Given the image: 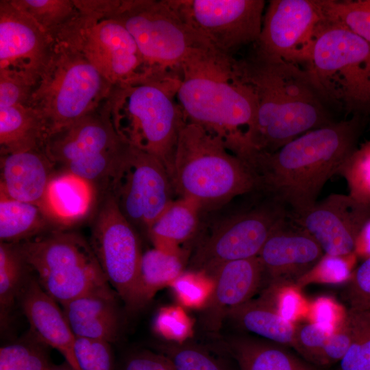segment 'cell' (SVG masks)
Segmentation results:
<instances>
[{
  "label": "cell",
  "instance_id": "1",
  "mask_svg": "<svg viewBox=\"0 0 370 370\" xmlns=\"http://www.w3.org/2000/svg\"><path fill=\"white\" fill-rule=\"evenodd\" d=\"M238 79L253 91L256 110L248 136L252 152L272 153L302 134L337 120L338 108L310 72L252 50L232 60Z\"/></svg>",
  "mask_w": 370,
  "mask_h": 370
},
{
  "label": "cell",
  "instance_id": "2",
  "mask_svg": "<svg viewBox=\"0 0 370 370\" xmlns=\"http://www.w3.org/2000/svg\"><path fill=\"white\" fill-rule=\"evenodd\" d=\"M369 116L360 114L309 131L272 153L253 152L245 163L256 192L291 214L313 205L329 179L359 145Z\"/></svg>",
  "mask_w": 370,
  "mask_h": 370
},
{
  "label": "cell",
  "instance_id": "3",
  "mask_svg": "<svg viewBox=\"0 0 370 370\" xmlns=\"http://www.w3.org/2000/svg\"><path fill=\"white\" fill-rule=\"evenodd\" d=\"M232 58L212 53L186 64L176 98L187 122L220 136L241 160L251 153L248 136L256 101L232 68Z\"/></svg>",
  "mask_w": 370,
  "mask_h": 370
},
{
  "label": "cell",
  "instance_id": "4",
  "mask_svg": "<svg viewBox=\"0 0 370 370\" xmlns=\"http://www.w3.org/2000/svg\"><path fill=\"white\" fill-rule=\"evenodd\" d=\"M180 82L169 79L114 86L108 99L110 119L119 137L158 158L170 177L179 135L187 122L176 98Z\"/></svg>",
  "mask_w": 370,
  "mask_h": 370
},
{
  "label": "cell",
  "instance_id": "5",
  "mask_svg": "<svg viewBox=\"0 0 370 370\" xmlns=\"http://www.w3.org/2000/svg\"><path fill=\"white\" fill-rule=\"evenodd\" d=\"M171 179L175 194L196 201L201 208L257 189L251 169L223 139L190 122L180 133Z\"/></svg>",
  "mask_w": 370,
  "mask_h": 370
},
{
  "label": "cell",
  "instance_id": "6",
  "mask_svg": "<svg viewBox=\"0 0 370 370\" xmlns=\"http://www.w3.org/2000/svg\"><path fill=\"white\" fill-rule=\"evenodd\" d=\"M135 40L153 80L181 79L186 64L212 52L168 0L108 1Z\"/></svg>",
  "mask_w": 370,
  "mask_h": 370
},
{
  "label": "cell",
  "instance_id": "7",
  "mask_svg": "<svg viewBox=\"0 0 370 370\" xmlns=\"http://www.w3.org/2000/svg\"><path fill=\"white\" fill-rule=\"evenodd\" d=\"M112 88L81 52L55 40L27 106L40 116L49 136L98 110L108 100Z\"/></svg>",
  "mask_w": 370,
  "mask_h": 370
},
{
  "label": "cell",
  "instance_id": "8",
  "mask_svg": "<svg viewBox=\"0 0 370 370\" xmlns=\"http://www.w3.org/2000/svg\"><path fill=\"white\" fill-rule=\"evenodd\" d=\"M369 56L370 43L325 16L301 66L310 72L339 110L369 116Z\"/></svg>",
  "mask_w": 370,
  "mask_h": 370
},
{
  "label": "cell",
  "instance_id": "9",
  "mask_svg": "<svg viewBox=\"0 0 370 370\" xmlns=\"http://www.w3.org/2000/svg\"><path fill=\"white\" fill-rule=\"evenodd\" d=\"M75 3L77 14L55 40L81 52L113 87L153 80L135 40L110 12L108 1Z\"/></svg>",
  "mask_w": 370,
  "mask_h": 370
},
{
  "label": "cell",
  "instance_id": "10",
  "mask_svg": "<svg viewBox=\"0 0 370 370\" xmlns=\"http://www.w3.org/2000/svg\"><path fill=\"white\" fill-rule=\"evenodd\" d=\"M17 246L42 288L60 304L89 294L115 295L90 245L76 234L52 231Z\"/></svg>",
  "mask_w": 370,
  "mask_h": 370
},
{
  "label": "cell",
  "instance_id": "11",
  "mask_svg": "<svg viewBox=\"0 0 370 370\" xmlns=\"http://www.w3.org/2000/svg\"><path fill=\"white\" fill-rule=\"evenodd\" d=\"M129 145L110 119L108 100L96 111L56 131L45 150L61 172L75 175L103 188Z\"/></svg>",
  "mask_w": 370,
  "mask_h": 370
},
{
  "label": "cell",
  "instance_id": "12",
  "mask_svg": "<svg viewBox=\"0 0 370 370\" xmlns=\"http://www.w3.org/2000/svg\"><path fill=\"white\" fill-rule=\"evenodd\" d=\"M103 190L135 230L147 236L175 194L163 163L156 156L130 146Z\"/></svg>",
  "mask_w": 370,
  "mask_h": 370
},
{
  "label": "cell",
  "instance_id": "13",
  "mask_svg": "<svg viewBox=\"0 0 370 370\" xmlns=\"http://www.w3.org/2000/svg\"><path fill=\"white\" fill-rule=\"evenodd\" d=\"M262 195L261 201L228 217L213 228L190 257L188 270L212 277L226 262L258 256L267 240L289 214L281 204Z\"/></svg>",
  "mask_w": 370,
  "mask_h": 370
},
{
  "label": "cell",
  "instance_id": "14",
  "mask_svg": "<svg viewBox=\"0 0 370 370\" xmlns=\"http://www.w3.org/2000/svg\"><path fill=\"white\" fill-rule=\"evenodd\" d=\"M186 25L214 53L235 57L260 36L264 0H168Z\"/></svg>",
  "mask_w": 370,
  "mask_h": 370
},
{
  "label": "cell",
  "instance_id": "15",
  "mask_svg": "<svg viewBox=\"0 0 370 370\" xmlns=\"http://www.w3.org/2000/svg\"><path fill=\"white\" fill-rule=\"evenodd\" d=\"M106 195L93 224L90 246L108 283L126 308L135 311L143 253L136 231Z\"/></svg>",
  "mask_w": 370,
  "mask_h": 370
},
{
  "label": "cell",
  "instance_id": "16",
  "mask_svg": "<svg viewBox=\"0 0 370 370\" xmlns=\"http://www.w3.org/2000/svg\"><path fill=\"white\" fill-rule=\"evenodd\" d=\"M325 18L321 0H271L252 50L301 66L315 30Z\"/></svg>",
  "mask_w": 370,
  "mask_h": 370
},
{
  "label": "cell",
  "instance_id": "17",
  "mask_svg": "<svg viewBox=\"0 0 370 370\" xmlns=\"http://www.w3.org/2000/svg\"><path fill=\"white\" fill-rule=\"evenodd\" d=\"M55 40L11 0L0 1V73L32 87L53 53Z\"/></svg>",
  "mask_w": 370,
  "mask_h": 370
},
{
  "label": "cell",
  "instance_id": "18",
  "mask_svg": "<svg viewBox=\"0 0 370 370\" xmlns=\"http://www.w3.org/2000/svg\"><path fill=\"white\" fill-rule=\"evenodd\" d=\"M289 217L317 242L324 254L354 253L358 237L370 219V206L352 196L332 193Z\"/></svg>",
  "mask_w": 370,
  "mask_h": 370
},
{
  "label": "cell",
  "instance_id": "19",
  "mask_svg": "<svg viewBox=\"0 0 370 370\" xmlns=\"http://www.w3.org/2000/svg\"><path fill=\"white\" fill-rule=\"evenodd\" d=\"M323 251L304 228L288 217L271 234L258 257L271 285L295 284Z\"/></svg>",
  "mask_w": 370,
  "mask_h": 370
},
{
  "label": "cell",
  "instance_id": "20",
  "mask_svg": "<svg viewBox=\"0 0 370 370\" xmlns=\"http://www.w3.org/2000/svg\"><path fill=\"white\" fill-rule=\"evenodd\" d=\"M214 288L201 309L203 328L217 333L228 312L248 301L264 280V273L258 256L226 262L212 274Z\"/></svg>",
  "mask_w": 370,
  "mask_h": 370
},
{
  "label": "cell",
  "instance_id": "21",
  "mask_svg": "<svg viewBox=\"0 0 370 370\" xmlns=\"http://www.w3.org/2000/svg\"><path fill=\"white\" fill-rule=\"evenodd\" d=\"M20 297L36 340L58 350L75 370H81L74 352L75 336L58 302L34 278H28Z\"/></svg>",
  "mask_w": 370,
  "mask_h": 370
},
{
  "label": "cell",
  "instance_id": "22",
  "mask_svg": "<svg viewBox=\"0 0 370 370\" xmlns=\"http://www.w3.org/2000/svg\"><path fill=\"white\" fill-rule=\"evenodd\" d=\"M55 168L45 149L1 156L0 193L42 210L48 184L56 175Z\"/></svg>",
  "mask_w": 370,
  "mask_h": 370
},
{
  "label": "cell",
  "instance_id": "23",
  "mask_svg": "<svg viewBox=\"0 0 370 370\" xmlns=\"http://www.w3.org/2000/svg\"><path fill=\"white\" fill-rule=\"evenodd\" d=\"M116 295L89 294L61 304L75 337L115 341L119 332Z\"/></svg>",
  "mask_w": 370,
  "mask_h": 370
},
{
  "label": "cell",
  "instance_id": "24",
  "mask_svg": "<svg viewBox=\"0 0 370 370\" xmlns=\"http://www.w3.org/2000/svg\"><path fill=\"white\" fill-rule=\"evenodd\" d=\"M293 349L306 361L321 368L338 363L352 344L358 325V314L349 309L344 324L331 332L314 323L296 324Z\"/></svg>",
  "mask_w": 370,
  "mask_h": 370
},
{
  "label": "cell",
  "instance_id": "25",
  "mask_svg": "<svg viewBox=\"0 0 370 370\" xmlns=\"http://www.w3.org/2000/svg\"><path fill=\"white\" fill-rule=\"evenodd\" d=\"M224 346L240 370H322L269 341L232 336L224 341Z\"/></svg>",
  "mask_w": 370,
  "mask_h": 370
},
{
  "label": "cell",
  "instance_id": "26",
  "mask_svg": "<svg viewBox=\"0 0 370 370\" xmlns=\"http://www.w3.org/2000/svg\"><path fill=\"white\" fill-rule=\"evenodd\" d=\"M93 185L70 173L56 174L49 182L42 210L51 221L69 225L84 217L94 199Z\"/></svg>",
  "mask_w": 370,
  "mask_h": 370
},
{
  "label": "cell",
  "instance_id": "27",
  "mask_svg": "<svg viewBox=\"0 0 370 370\" xmlns=\"http://www.w3.org/2000/svg\"><path fill=\"white\" fill-rule=\"evenodd\" d=\"M227 318L269 341L293 348L296 324L283 318L264 295L232 308Z\"/></svg>",
  "mask_w": 370,
  "mask_h": 370
},
{
  "label": "cell",
  "instance_id": "28",
  "mask_svg": "<svg viewBox=\"0 0 370 370\" xmlns=\"http://www.w3.org/2000/svg\"><path fill=\"white\" fill-rule=\"evenodd\" d=\"M49 136L38 113L27 106L0 107L1 156L45 149Z\"/></svg>",
  "mask_w": 370,
  "mask_h": 370
},
{
  "label": "cell",
  "instance_id": "29",
  "mask_svg": "<svg viewBox=\"0 0 370 370\" xmlns=\"http://www.w3.org/2000/svg\"><path fill=\"white\" fill-rule=\"evenodd\" d=\"M201 209V206L192 199H174L148 232L147 236L154 247L171 251L184 250L181 245L195 236Z\"/></svg>",
  "mask_w": 370,
  "mask_h": 370
},
{
  "label": "cell",
  "instance_id": "30",
  "mask_svg": "<svg viewBox=\"0 0 370 370\" xmlns=\"http://www.w3.org/2000/svg\"><path fill=\"white\" fill-rule=\"evenodd\" d=\"M185 250L171 251L156 247L142 254L136 310L145 306L161 288L169 285L184 271L188 261Z\"/></svg>",
  "mask_w": 370,
  "mask_h": 370
},
{
  "label": "cell",
  "instance_id": "31",
  "mask_svg": "<svg viewBox=\"0 0 370 370\" xmlns=\"http://www.w3.org/2000/svg\"><path fill=\"white\" fill-rule=\"evenodd\" d=\"M51 221L40 207L0 193V239L17 244L41 234Z\"/></svg>",
  "mask_w": 370,
  "mask_h": 370
},
{
  "label": "cell",
  "instance_id": "32",
  "mask_svg": "<svg viewBox=\"0 0 370 370\" xmlns=\"http://www.w3.org/2000/svg\"><path fill=\"white\" fill-rule=\"evenodd\" d=\"M29 270L17 244L0 243V317L4 325L28 280Z\"/></svg>",
  "mask_w": 370,
  "mask_h": 370
},
{
  "label": "cell",
  "instance_id": "33",
  "mask_svg": "<svg viewBox=\"0 0 370 370\" xmlns=\"http://www.w3.org/2000/svg\"><path fill=\"white\" fill-rule=\"evenodd\" d=\"M54 40L78 12L75 0H11Z\"/></svg>",
  "mask_w": 370,
  "mask_h": 370
},
{
  "label": "cell",
  "instance_id": "34",
  "mask_svg": "<svg viewBox=\"0 0 370 370\" xmlns=\"http://www.w3.org/2000/svg\"><path fill=\"white\" fill-rule=\"evenodd\" d=\"M336 174L346 181L350 196L370 206V140L359 144Z\"/></svg>",
  "mask_w": 370,
  "mask_h": 370
},
{
  "label": "cell",
  "instance_id": "35",
  "mask_svg": "<svg viewBox=\"0 0 370 370\" xmlns=\"http://www.w3.org/2000/svg\"><path fill=\"white\" fill-rule=\"evenodd\" d=\"M327 18L370 43V0H321Z\"/></svg>",
  "mask_w": 370,
  "mask_h": 370
},
{
  "label": "cell",
  "instance_id": "36",
  "mask_svg": "<svg viewBox=\"0 0 370 370\" xmlns=\"http://www.w3.org/2000/svg\"><path fill=\"white\" fill-rule=\"evenodd\" d=\"M357 256L323 254L318 262L295 283L299 288L313 284H339L347 282L354 267Z\"/></svg>",
  "mask_w": 370,
  "mask_h": 370
},
{
  "label": "cell",
  "instance_id": "37",
  "mask_svg": "<svg viewBox=\"0 0 370 370\" xmlns=\"http://www.w3.org/2000/svg\"><path fill=\"white\" fill-rule=\"evenodd\" d=\"M170 286L180 305L201 310L212 295L214 280L204 272L188 270L177 277Z\"/></svg>",
  "mask_w": 370,
  "mask_h": 370
},
{
  "label": "cell",
  "instance_id": "38",
  "mask_svg": "<svg viewBox=\"0 0 370 370\" xmlns=\"http://www.w3.org/2000/svg\"><path fill=\"white\" fill-rule=\"evenodd\" d=\"M175 370H227L201 348L189 344L169 343L160 347Z\"/></svg>",
  "mask_w": 370,
  "mask_h": 370
},
{
  "label": "cell",
  "instance_id": "39",
  "mask_svg": "<svg viewBox=\"0 0 370 370\" xmlns=\"http://www.w3.org/2000/svg\"><path fill=\"white\" fill-rule=\"evenodd\" d=\"M156 333L169 343H183L193 334V322L183 308H161L153 323Z\"/></svg>",
  "mask_w": 370,
  "mask_h": 370
},
{
  "label": "cell",
  "instance_id": "40",
  "mask_svg": "<svg viewBox=\"0 0 370 370\" xmlns=\"http://www.w3.org/2000/svg\"><path fill=\"white\" fill-rule=\"evenodd\" d=\"M263 295L285 319L295 323L298 319L306 318L309 302L295 284L268 286Z\"/></svg>",
  "mask_w": 370,
  "mask_h": 370
},
{
  "label": "cell",
  "instance_id": "41",
  "mask_svg": "<svg viewBox=\"0 0 370 370\" xmlns=\"http://www.w3.org/2000/svg\"><path fill=\"white\" fill-rule=\"evenodd\" d=\"M50 363L41 349L23 343L0 349V370H49Z\"/></svg>",
  "mask_w": 370,
  "mask_h": 370
},
{
  "label": "cell",
  "instance_id": "42",
  "mask_svg": "<svg viewBox=\"0 0 370 370\" xmlns=\"http://www.w3.org/2000/svg\"><path fill=\"white\" fill-rule=\"evenodd\" d=\"M358 311L356 334L338 362V370H370V310Z\"/></svg>",
  "mask_w": 370,
  "mask_h": 370
},
{
  "label": "cell",
  "instance_id": "43",
  "mask_svg": "<svg viewBox=\"0 0 370 370\" xmlns=\"http://www.w3.org/2000/svg\"><path fill=\"white\" fill-rule=\"evenodd\" d=\"M74 352L81 370H112L110 343L75 337Z\"/></svg>",
  "mask_w": 370,
  "mask_h": 370
},
{
  "label": "cell",
  "instance_id": "44",
  "mask_svg": "<svg viewBox=\"0 0 370 370\" xmlns=\"http://www.w3.org/2000/svg\"><path fill=\"white\" fill-rule=\"evenodd\" d=\"M347 314L348 310L334 297L322 295L309 302L306 319L307 322L334 332L344 324Z\"/></svg>",
  "mask_w": 370,
  "mask_h": 370
},
{
  "label": "cell",
  "instance_id": "45",
  "mask_svg": "<svg viewBox=\"0 0 370 370\" xmlns=\"http://www.w3.org/2000/svg\"><path fill=\"white\" fill-rule=\"evenodd\" d=\"M343 297L349 308L370 310V256L353 271Z\"/></svg>",
  "mask_w": 370,
  "mask_h": 370
},
{
  "label": "cell",
  "instance_id": "46",
  "mask_svg": "<svg viewBox=\"0 0 370 370\" xmlns=\"http://www.w3.org/2000/svg\"><path fill=\"white\" fill-rule=\"evenodd\" d=\"M32 88L19 79L0 73V107L27 106Z\"/></svg>",
  "mask_w": 370,
  "mask_h": 370
},
{
  "label": "cell",
  "instance_id": "47",
  "mask_svg": "<svg viewBox=\"0 0 370 370\" xmlns=\"http://www.w3.org/2000/svg\"><path fill=\"white\" fill-rule=\"evenodd\" d=\"M123 370H175L169 361L161 354L140 352L131 356Z\"/></svg>",
  "mask_w": 370,
  "mask_h": 370
},
{
  "label": "cell",
  "instance_id": "48",
  "mask_svg": "<svg viewBox=\"0 0 370 370\" xmlns=\"http://www.w3.org/2000/svg\"><path fill=\"white\" fill-rule=\"evenodd\" d=\"M354 253L357 257L365 258L370 256V219L364 225L358 237Z\"/></svg>",
  "mask_w": 370,
  "mask_h": 370
},
{
  "label": "cell",
  "instance_id": "49",
  "mask_svg": "<svg viewBox=\"0 0 370 370\" xmlns=\"http://www.w3.org/2000/svg\"><path fill=\"white\" fill-rule=\"evenodd\" d=\"M49 370H75L67 362L60 365H50Z\"/></svg>",
  "mask_w": 370,
  "mask_h": 370
},
{
  "label": "cell",
  "instance_id": "50",
  "mask_svg": "<svg viewBox=\"0 0 370 370\" xmlns=\"http://www.w3.org/2000/svg\"><path fill=\"white\" fill-rule=\"evenodd\" d=\"M367 69L368 71L370 73V56L368 58L367 62Z\"/></svg>",
  "mask_w": 370,
  "mask_h": 370
},
{
  "label": "cell",
  "instance_id": "51",
  "mask_svg": "<svg viewBox=\"0 0 370 370\" xmlns=\"http://www.w3.org/2000/svg\"></svg>",
  "mask_w": 370,
  "mask_h": 370
}]
</instances>
